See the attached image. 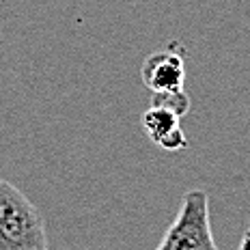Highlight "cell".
I'll list each match as a JSON object with an SVG mask.
<instances>
[{"label": "cell", "mask_w": 250, "mask_h": 250, "mask_svg": "<svg viewBox=\"0 0 250 250\" xmlns=\"http://www.w3.org/2000/svg\"><path fill=\"white\" fill-rule=\"evenodd\" d=\"M140 80L151 91V106H162L184 117L190 110L186 93V48L170 41L151 52L140 65Z\"/></svg>", "instance_id": "obj_1"}, {"label": "cell", "mask_w": 250, "mask_h": 250, "mask_svg": "<svg viewBox=\"0 0 250 250\" xmlns=\"http://www.w3.org/2000/svg\"><path fill=\"white\" fill-rule=\"evenodd\" d=\"M0 250H50L43 218L30 199L0 177Z\"/></svg>", "instance_id": "obj_2"}, {"label": "cell", "mask_w": 250, "mask_h": 250, "mask_svg": "<svg viewBox=\"0 0 250 250\" xmlns=\"http://www.w3.org/2000/svg\"><path fill=\"white\" fill-rule=\"evenodd\" d=\"M155 250H218L211 231L209 194L205 190L186 192L175 220Z\"/></svg>", "instance_id": "obj_3"}, {"label": "cell", "mask_w": 250, "mask_h": 250, "mask_svg": "<svg viewBox=\"0 0 250 250\" xmlns=\"http://www.w3.org/2000/svg\"><path fill=\"white\" fill-rule=\"evenodd\" d=\"M143 129L151 143L164 151H184L190 145L181 127V117L168 108L151 106L143 114Z\"/></svg>", "instance_id": "obj_4"}, {"label": "cell", "mask_w": 250, "mask_h": 250, "mask_svg": "<svg viewBox=\"0 0 250 250\" xmlns=\"http://www.w3.org/2000/svg\"><path fill=\"white\" fill-rule=\"evenodd\" d=\"M239 250H250V237L244 235L242 242H239Z\"/></svg>", "instance_id": "obj_5"}, {"label": "cell", "mask_w": 250, "mask_h": 250, "mask_svg": "<svg viewBox=\"0 0 250 250\" xmlns=\"http://www.w3.org/2000/svg\"><path fill=\"white\" fill-rule=\"evenodd\" d=\"M244 235H248V237H250V225H248V229H246V233H244Z\"/></svg>", "instance_id": "obj_6"}]
</instances>
